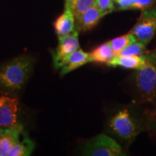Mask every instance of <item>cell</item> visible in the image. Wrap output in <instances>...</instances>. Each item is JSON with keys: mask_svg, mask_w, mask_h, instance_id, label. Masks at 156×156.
Here are the masks:
<instances>
[{"mask_svg": "<svg viewBox=\"0 0 156 156\" xmlns=\"http://www.w3.org/2000/svg\"><path fill=\"white\" fill-rule=\"evenodd\" d=\"M34 62L31 56L20 55L0 64V90L13 93L20 90L30 77Z\"/></svg>", "mask_w": 156, "mask_h": 156, "instance_id": "1", "label": "cell"}, {"mask_svg": "<svg viewBox=\"0 0 156 156\" xmlns=\"http://www.w3.org/2000/svg\"><path fill=\"white\" fill-rule=\"evenodd\" d=\"M135 84L144 100L153 101L156 98V51L145 54V63L136 70Z\"/></svg>", "mask_w": 156, "mask_h": 156, "instance_id": "2", "label": "cell"}, {"mask_svg": "<svg viewBox=\"0 0 156 156\" xmlns=\"http://www.w3.org/2000/svg\"><path fill=\"white\" fill-rule=\"evenodd\" d=\"M110 131L124 141L132 142L139 134L141 129L128 108L118 111L108 122Z\"/></svg>", "mask_w": 156, "mask_h": 156, "instance_id": "3", "label": "cell"}, {"mask_svg": "<svg viewBox=\"0 0 156 156\" xmlns=\"http://www.w3.org/2000/svg\"><path fill=\"white\" fill-rule=\"evenodd\" d=\"M20 106L15 93L0 90V128H23L20 122Z\"/></svg>", "mask_w": 156, "mask_h": 156, "instance_id": "4", "label": "cell"}, {"mask_svg": "<svg viewBox=\"0 0 156 156\" xmlns=\"http://www.w3.org/2000/svg\"><path fill=\"white\" fill-rule=\"evenodd\" d=\"M82 153L84 155L90 156H119L124 155L119 144L105 134H100L88 140L82 148Z\"/></svg>", "mask_w": 156, "mask_h": 156, "instance_id": "5", "label": "cell"}, {"mask_svg": "<svg viewBox=\"0 0 156 156\" xmlns=\"http://www.w3.org/2000/svg\"><path fill=\"white\" fill-rule=\"evenodd\" d=\"M130 32L145 44L151 41L156 32V5L142 10L137 23Z\"/></svg>", "mask_w": 156, "mask_h": 156, "instance_id": "6", "label": "cell"}, {"mask_svg": "<svg viewBox=\"0 0 156 156\" xmlns=\"http://www.w3.org/2000/svg\"><path fill=\"white\" fill-rule=\"evenodd\" d=\"M79 31L76 30L67 36L58 38V44L52 51V58L55 69L62 68L70 54L80 48L78 41Z\"/></svg>", "mask_w": 156, "mask_h": 156, "instance_id": "7", "label": "cell"}, {"mask_svg": "<svg viewBox=\"0 0 156 156\" xmlns=\"http://www.w3.org/2000/svg\"><path fill=\"white\" fill-rule=\"evenodd\" d=\"M23 128H0V156H8L9 152L22 139Z\"/></svg>", "mask_w": 156, "mask_h": 156, "instance_id": "8", "label": "cell"}, {"mask_svg": "<svg viewBox=\"0 0 156 156\" xmlns=\"http://www.w3.org/2000/svg\"><path fill=\"white\" fill-rule=\"evenodd\" d=\"M54 27L58 38L67 36L77 30L73 11L71 9L64 8V12L54 22Z\"/></svg>", "mask_w": 156, "mask_h": 156, "instance_id": "9", "label": "cell"}, {"mask_svg": "<svg viewBox=\"0 0 156 156\" xmlns=\"http://www.w3.org/2000/svg\"><path fill=\"white\" fill-rule=\"evenodd\" d=\"M145 63V54L136 56L116 55L106 64L109 67H121L126 69H140Z\"/></svg>", "mask_w": 156, "mask_h": 156, "instance_id": "10", "label": "cell"}, {"mask_svg": "<svg viewBox=\"0 0 156 156\" xmlns=\"http://www.w3.org/2000/svg\"><path fill=\"white\" fill-rule=\"evenodd\" d=\"M103 17L102 13L94 4L89 7L76 23V29L78 31H87L94 28Z\"/></svg>", "mask_w": 156, "mask_h": 156, "instance_id": "11", "label": "cell"}, {"mask_svg": "<svg viewBox=\"0 0 156 156\" xmlns=\"http://www.w3.org/2000/svg\"><path fill=\"white\" fill-rule=\"evenodd\" d=\"M88 62H91L89 53L85 52L81 48H78L67 58L64 65L61 68V75L69 73Z\"/></svg>", "mask_w": 156, "mask_h": 156, "instance_id": "12", "label": "cell"}, {"mask_svg": "<svg viewBox=\"0 0 156 156\" xmlns=\"http://www.w3.org/2000/svg\"><path fill=\"white\" fill-rule=\"evenodd\" d=\"M90 54L91 62L107 64L115 56V53L110 43L106 42L94 48Z\"/></svg>", "mask_w": 156, "mask_h": 156, "instance_id": "13", "label": "cell"}, {"mask_svg": "<svg viewBox=\"0 0 156 156\" xmlns=\"http://www.w3.org/2000/svg\"><path fill=\"white\" fill-rule=\"evenodd\" d=\"M35 144L29 137L28 134L24 132L20 142L17 144L9 152L8 156H28L33 153Z\"/></svg>", "mask_w": 156, "mask_h": 156, "instance_id": "14", "label": "cell"}, {"mask_svg": "<svg viewBox=\"0 0 156 156\" xmlns=\"http://www.w3.org/2000/svg\"><path fill=\"white\" fill-rule=\"evenodd\" d=\"M136 41H137V39L131 32H129L127 34L122 35V36L112 39L109 41V43H110L115 53V56H116L118 55L126 46H128L129 45Z\"/></svg>", "mask_w": 156, "mask_h": 156, "instance_id": "15", "label": "cell"}, {"mask_svg": "<svg viewBox=\"0 0 156 156\" xmlns=\"http://www.w3.org/2000/svg\"><path fill=\"white\" fill-rule=\"evenodd\" d=\"M146 46L145 43L136 41L128 46L122 50L118 55L119 56H136V55H142L145 54L146 51Z\"/></svg>", "mask_w": 156, "mask_h": 156, "instance_id": "16", "label": "cell"}, {"mask_svg": "<svg viewBox=\"0 0 156 156\" xmlns=\"http://www.w3.org/2000/svg\"><path fill=\"white\" fill-rule=\"evenodd\" d=\"M94 2L95 0H77L73 9L76 23L79 21L83 13L93 5Z\"/></svg>", "mask_w": 156, "mask_h": 156, "instance_id": "17", "label": "cell"}, {"mask_svg": "<svg viewBox=\"0 0 156 156\" xmlns=\"http://www.w3.org/2000/svg\"><path fill=\"white\" fill-rule=\"evenodd\" d=\"M93 4L98 8L103 16L110 14L115 9L114 0H95Z\"/></svg>", "mask_w": 156, "mask_h": 156, "instance_id": "18", "label": "cell"}, {"mask_svg": "<svg viewBox=\"0 0 156 156\" xmlns=\"http://www.w3.org/2000/svg\"><path fill=\"white\" fill-rule=\"evenodd\" d=\"M156 0H134L131 9H144L153 7Z\"/></svg>", "mask_w": 156, "mask_h": 156, "instance_id": "19", "label": "cell"}, {"mask_svg": "<svg viewBox=\"0 0 156 156\" xmlns=\"http://www.w3.org/2000/svg\"><path fill=\"white\" fill-rule=\"evenodd\" d=\"M114 4L119 10L131 9L134 0H114Z\"/></svg>", "mask_w": 156, "mask_h": 156, "instance_id": "20", "label": "cell"}, {"mask_svg": "<svg viewBox=\"0 0 156 156\" xmlns=\"http://www.w3.org/2000/svg\"><path fill=\"white\" fill-rule=\"evenodd\" d=\"M77 1V0H65V7H64V8L71 9L73 11V9L75 7Z\"/></svg>", "mask_w": 156, "mask_h": 156, "instance_id": "21", "label": "cell"}]
</instances>
